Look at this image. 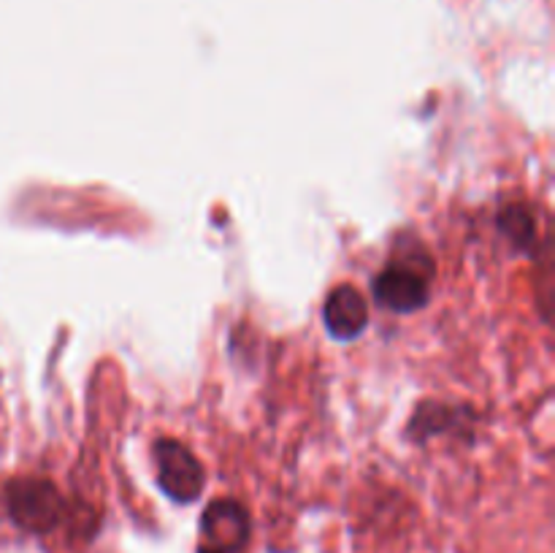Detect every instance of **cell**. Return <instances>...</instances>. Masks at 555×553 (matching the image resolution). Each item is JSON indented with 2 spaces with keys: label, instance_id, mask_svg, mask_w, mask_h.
I'll use <instances>...</instances> for the list:
<instances>
[{
  "label": "cell",
  "instance_id": "7a4b0ae2",
  "mask_svg": "<svg viewBox=\"0 0 555 553\" xmlns=\"http://www.w3.org/2000/svg\"><path fill=\"white\" fill-rule=\"evenodd\" d=\"M157 483L173 502H195L204 493V466L195 459L193 450L184 448L177 439H157L155 442Z\"/></svg>",
  "mask_w": 555,
  "mask_h": 553
},
{
  "label": "cell",
  "instance_id": "6da1fadb",
  "mask_svg": "<svg viewBox=\"0 0 555 553\" xmlns=\"http://www.w3.org/2000/svg\"><path fill=\"white\" fill-rule=\"evenodd\" d=\"M5 507L20 529L47 535L65 513L63 497L43 477H16L5 486Z\"/></svg>",
  "mask_w": 555,
  "mask_h": 553
},
{
  "label": "cell",
  "instance_id": "5b68a950",
  "mask_svg": "<svg viewBox=\"0 0 555 553\" xmlns=\"http://www.w3.org/2000/svg\"><path fill=\"white\" fill-rule=\"evenodd\" d=\"M325 329L334 339L350 342L369 323V304L356 285H339L328 293L323 307Z\"/></svg>",
  "mask_w": 555,
  "mask_h": 553
},
{
  "label": "cell",
  "instance_id": "277c9868",
  "mask_svg": "<svg viewBox=\"0 0 555 553\" xmlns=\"http://www.w3.org/2000/svg\"><path fill=\"white\" fill-rule=\"evenodd\" d=\"M374 298L390 312H417L428 301V280L410 263H390L374 280Z\"/></svg>",
  "mask_w": 555,
  "mask_h": 553
},
{
  "label": "cell",
  "instance_id": "8992f818",
  "mask_svg": "<svg viewBox=\"0 0 555 553\" xmlns=\"http://www.w3.org/2000/svg\"><path fill=\"white\" fill-rule=\"evenodd\" d=\"M499 228H502V233L515 244V247L529 249L531 244H534L537 222H534V215H531L526 206L520 204L507 206V209L502 211V217H499Z\"/></svg>",
  "mask_w": 555,
  "mask_h": 553
},
{
  "label": "cell",
  "instance_id": "3957f363",
  "mask_svg": "<svg viewBox=\"0 0 555 553\" xmlns=\"http://www.w3.org/2000/svg\"><path fill=\"white\" fill-rule=\"evenodd\" d=\"M249 542V515L233 499H217L201 515V551L238 553Z\"/></svg>",
  "mask_w": 555,
  "mask_h": 553
}]
</instances>
